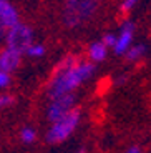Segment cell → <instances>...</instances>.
Listing matches in <instances>:
<instances>
[{"instance_id":"30bf717a","label":"cell","mask_w":151,"mask_h":153,"mask_svg":"<svg viewBox=\"0 0 151 153\" xmlns=\"http://www.w3.org/2000/svg\"><path fill=\"white\" fill-rule=\"evenodd\" d=\"M144 53H146V48H144V45H131L123 55H125L126 62L133 63V62H138L140 58H143Z\"/></svg>"},{"instance_id":"9a60e30c","label":"cell","mask_w":151,"mask_h":153,"mask_svg":"<svg viewBox=\"0 0 151 153\" xmlns=\"http://www.w3.org/2000/svg\"><path fill=\"white\" fill-rule=\"evenodd\" d=\"M136 2H138V0H123L121 5H120V12L121 13H128V12L136 5Z\"/></svg>"},{"instance_id":"7c38bea8","label":"cell","mask_w":151,"mask_h":153,"mask_svg":"<svg viewBox=\"0 0 151 153\" xmlns=\"http://www.w3.org/2000/svg\"><path fill=\"white\" fill-rule=\"evenodd\" d=\"M20 140L27 145H30L37 140V131L32 128V126H23L22 130H20Z\"/></svg>"},{"instance_id":"ba28073f","label":"cell","mask_w":151,"mask_h":153,"mask_svg":"<svg viewBox=\"0 0 151 153\" xmlns=\"http://www.w3.org/2000/svg\"><path fill=\"white\" fill-rule=\"evenodd\" d=\"M19 22L20 19H19L17 8L8 0H0V23H2V27L7 30V28H10L12 25H15Z\"/></svg>"},{"instance_id":"6da1fadb","label":"cell","mask_w":151,"mask_h":153,"mask_svg":"<svg viewBox=\"0 0 151 153\" xmlns=\"http://www.w3.org/2000/svg\"><path fill=\"white\" fill-rule=\"evenodd\" d=\"M93 62H83L76 55H67L58 62L48 80V98L73 93L95 73Z\"/></svg>"},{"instance_id":"3957f363","label":"cell","mask_w":151,"mask_h":153,"mask_svg":"<svg viewBox=\"0 0 151 153\" xmlns=\"http://www.w3.org/2000/svg\"><path fill=\"white\" fill-rule=\"evenodd\" d=\"M80 120H81V110L78 107H73L63 117L52 122L48 131H47V142L50 145H57V143L65 142L76 130V126L80 125Z\"/></svg>"},{"instance_id":"277c9868","label":"cell","mask_w":151,"mask_h":153,"mask_svg":"<svg viewBox=\"0 0 151 153\" xmlns=\"http://www.w3.org/2000/svg\"><path fill=\"white\" fill-rule=\"evenodd\" d=\"M4 37H5V47L23 53L27 47L33 42V30H32L30 25L19 22L15 25H12L10 28H7Z\"/></svg>"},{"instance_id":"9c48e42d","label":"cell","mask_w":151,"mask_h":153,"mask_svg":"<svg viewBox=\"0 0 151 153\" xmlns=\"http://www.w3.org/2000/svg\"><path fill=\"white\" fill-rule=\"evenodd\" d=\"M108 55V47L103 42H93L88 47V58H90L93 63L96 62H103Z\"/></svg>"},{"instance_id":"8fae6325","label":"cell","mask_w":151,"mask_h":153,"mask_svg":"<svg viewBox=\"0 0 151 153\" xmlns=\"http://www.w3.org/2000/svg\"><path fill=\"white\" fill-rule=\"evenodd\" d=\"M23 53H27L28 57H32V58H40V57H43V55H45V47H43L42 43L32 42L30 45L25 48V52H23Z\"/></svg>"},{"instance_id":"ac0fdd59","label":"cell","mask_w":151,"mask_h":153,"mask_svg":"<svg viewBox=\"0 0 151 153\" xmlns=\"http://www.w3.org/2000/svg\"><path fill=\"white\" fill-rule=\"evenodd\" d=\"M4 33H5V28L2 27V23H0V38L4 37Z\"/></svg>"},{"instance_id":"8992f818","label":"cell","mask_w":151,"mask_h":153,"mask_svg":"<svg viewBox=\"0 0 151 153\" xmlns=\"http://www.w3.org/2000/svg\"><path fill=\"white\" fill-rule=\"evenodd\" d=\"M133 37H135V23L125 22L121 25L120 35L116 37V42L113 45V52L116 55H123L130 47L133 45Z\"/></svg>"},{"instance_id":"5bb4252c","label":"cell","mask_w":151,"mask_h":153,"mask_svg":"<svg viewBox=\"0 0 151 153\" xmlns=\"http://www.w3.org/2000/svg\"><path fill=\"white\" fill-rule=\"evenodd\" d=\"M13 103H15V98L12 95H0V110L10 107V105H13Z\"/></svg>"},{"instance_id":"4fadbf2b","label":"cell","mask_w":151,"mask_h":153,"mask_svg":"<svg viewBox=\"0 0 151 153\" xmlns=\"http://www.w3.org/2000/svg\"><path fill=\"white\" fill-rule=\"evenodd\" d=\"M12 73L5 72V70H0V88H7L12 82Z\"/></svg>"},{"instance_id":"52a82bcc","label":"cell","mask_w":151,"mask_h":153,"mask_svg":"<svg viewBox=\"0 0 151 153\" xmlns=\"http://www.w3.org/2000/svg\"><path fill=\"white\" fill-rule=\"evenodd\" d=\"M22 55L23 53H20L17 50L5 47V48L0 52V70L13 73L20 67V63H22Z\"/></svg>"},{"instance_id":"e0dca14e","label":"cell","mask_w":151,"mask_h":153,"mask_svg":"<svg viewBox=\"0 0 151 153\" xmlns=\"http://www.w3.org/2000/svg\"><path fill=\"white\" fill-rule=\"evenodd\" d=\"M125 153H144V152H143V148H141V146H138V145H133V146H130V148L126 150Z\"/></svg>"},{"instance_id":"2e32d148","label":"cell","mask_w":151,"mask_h":153,"mask_svg":"<svg viewBox=\"0 0 151 153\" xmlns=\"http://www.w3.org/2000/svg\"><path fill=\"white\" fill-rule=\"evenodd\" d=\"M101 42L105 43L106 47H111V48H113L115 42H116V35H113V33H105V35H103V38H101Z\"/></svg>"},{"instance_id":"7a4b0ae2","label":"cell","mask_w":151,"mask_h":153,"mask_svg":"<svg viewBox=\"0 0 151 153\" xmlns=\"http://www.w3.org/2000/svg\"><path fill=\"white\" fill-rule=\"evenodd\" d=\"M101 0H65L61 19L68 28H76L88 23L98 13Z\"/></svg>"},{"instance_id":"5b68a950","label":"cell","mask_w":151,"mask_h":153,"mask_svg":"<svg viewBox=\"0 0 151 153\" xmlns=\"http://www.w3.org/2000/svg\"><path fill=\"white\" fill-rule=\"evenodd\" d=\"M75 107V95L73 93H65V95L52 97L50 98L48 108H47V118L48 122H55L60 117H63L68 110H72Z\"/></svg>"}]
</instances>
